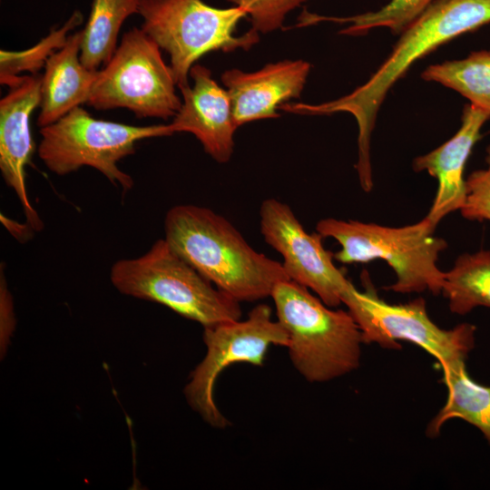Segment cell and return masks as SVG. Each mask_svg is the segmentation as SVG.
Listing matches in <instances>:
<instances>
[{
	"label": "cell",
	"instance_id": "6da1fadb",
	"mask_svg": "<svg viewBox=\"0 0 490 490\" xmlns=\"http://www.w3.org/2000/svg\"><path fill=\"white\" fill-rule=\"evenodd\" d=\"M490 23V0H435L399 34L389 55L362 85L348 94L320 104L297 103L303 114L348 113L358 128V159L361 176L372 172L371 134L378 110L388 91L410 66L440 45Z\"/></svg>",
	"mask_w": 490,
	"mask_h": 490
},
{
	"label": "cell",
	"instance_id": "7a4b0ae2",
	"mask_svg": "<svg viewBox=\"0 0 490 490\" xmlns=\"http://www.w3.org/2000/svg\"><path fill=\"white\" fill-rule=\"evenodd\" d=\"M164 240L216 288L240 303L270 297L289 279L281 262L254 250L223 216L193 204L171 208Z\"/></svg>",
	"mask_w": 490,
	"mask_h": 490
},
{
	"label": "cell",
	"instance_id": "3957f363",
	"mask_svg": "<svg viewBox=\"0 0 490 490\" xmlns=\"http://www.w3.org/2000/svg\"><path fill=\"white\" fill-rule=\"evenodd\" d=\"M270 297L288 334L290 360L305 379L327 382L359 367L362 335L348 311L332 309L290 279L279 281Z\"/></svg>",
	"mask_w": 490,
	"mask_h": 490
},
{
	"label": "cell",
	"instance_id": "277c9868",
	"mask_svg": "<svg viewBox=\"0 0 490 490\" xmlns=\"http://www.w3.org/2000/svg\"><path fill=\"white\" fill-rule=\"evenodd\" d=\"M426 218L403 226L387 227L358 220L325 218L316 224L323 238L336 240L340 250L334 260L343 263H366L385 260L393 269L397 280L387 289L398 293L430 291L441 293L445 272L437 267L440 252L446 241L435 236Z\"/></svg>",
	"mask_w": 490,
	"mask_h": 490
},
{
	"label": "cell",
	"instance_id": "5b68a950",
	"mask_svg": "<svg viewBox=\"0 0 490 490\" xmlns=\"http://www.w3.org/2000/svg\"><path fill=\"white\" fill-rule=\"evenodd\" d=\"M110 279L121 293L164 305L203 328L241 317L240 302L216 288L164 239L140 257L115 261Z\"/></svg>",
	"mask_w": 490,
	"mask_h": 490
},
{
	"label": "cell",
	"instance_id": "8992f818",
	"mask_svg": "<svg viewBox=\"0 0 490 490\" xmlns=\"http://www.w3.org/2000/svg\"><path fill=\"white\" fill-rule=\"evenodd\" d=\"M141 28L170 56L177 87L190 84L191 67L211 51L247 50L260 39L250 29L235 35L239 22L247 17L243 8H218L202 0H139Z\"/></svg>",
	"mask_w": 490,
	"mask_h": 490
},
{
	"label": "cell",
	"instance_id": "52a82bcc",
	"mask_svg": "<svg viewBox=\"0 0 490 490\" xmlns=\"http://www.w3.org/2000/svg\"><path fill=\"white\" fill-rule=\"evenodd\" d=\"M40 134L37 153L53 173L63 176L88 166L127 191L134 181L117 163L135 152L137 142L173 132L170 124L134 126L96 119L78 106L40 128Z\"/></svg>",
	"mask_w": 490,
	"mask_h": 490
},
{
	"label": "cell",
	"instance_id": "ba28073f",
	"mask_svg": "<svg viewBox=\"0 0 490 490\" xmlns=\"http://www.w3.org/2000/svg\"><path fill=\"white\" fill-rule=\"evenodd\" d=\"M176 87L161 47L141 27H133L98 70L87 103L96 110L125 108L139 118L167 120L181 106Z\"/></svg>",
	"mask_w": 490,
	"mask_h": 490
},
{
	"label": "cell",
	"instance_id": "9c48e42d",
	"mask_svg": "<svg viewBox=\"0 0 490 490\" xmlns=\"http://www.w3.org/2000/svg\"><path fill=\"white\" fill-rule=\"evenodd\" d=\"M361 281L364 290L354 286L342 303L358 324L363 343L400 349L399 341L411 342L432 355L440 368L466 361L475 346L474 325L462 323L443 329L429 318L422 298L391 304L378 296L366 270Z\"/></svg>",
	"mask_w": 490,
	"mask_h": 490
},
{
	"label": "cell",
	"instance_id": "30bf717a",
	"mask_svg": "<svg viewBox=\"0 0 490 490\" xmlns=\"http://www.w3.org/2000/svg\"><path fill=\"white\" fill-rule=\"evenodd\" d=\"M203 341L206 354L191 372L184 388L190 407L216 428L229 426V420L218 409L214 387L219 375L234 363L261 366L270 346H288L286 329L272 318L267 304L255 306L244 320H232L205 327Z\"/></svg>",
	"mask_w": 490,
	"mask_h": 490
},
{
	"label": "cell",
	"instance_id": "8fae6325",
	"mask_svg": "<svg viewBox=\"0 0 490 490\" xmlns=\"http://www.w3.org/2000/svg\"><path fill=\"white\" fill-rule=\"evenodd\" d=\"M260 233L283 259L285 272L293 280L312 290L326 305L338 307L354 287L346 273L334 263V253L325 249L323 237L309 233L291 208L274 198L260 208Z\"/></svg>",
	"mask_w": 490,
	"mask_h": 490
},
{
	"label": "cell",
	"instance_id": "7c38bea8",
	"mask_svg": "<svg viewBox=\"0 0 490 490\" xmlns=\"http://www.w3.org/2000/svg\"><path fill=\"white\" fill-rule=\"evenodd\" d=\"M42 75L25 74L12 80L0 100V170L6 185L16 194L34 231L44 223L28 198L25 167L34 152L30 116L41 101Z\"/></svg>",
	"mask_w": 490,
	"mask_h": 490
},
{
	"label": "cell",
	"instance_id": "4fadbf2b",
	"mask_svg": "<svg viewBox=\"0 0 490 490\" xmlns=\"http://www.w3.org/2000/svg\"><path fill=\"white\" fill-rule=\"evenodd\" d=\"M190 76L192 85L181 90V106L170 123L173 133L191 132L216 162L230 161L234 146V121L230 99L203 65L194 64Z\"/></svg>",
	"mask_w": 490,
	"mask_h": 490
},
{
	"label": "cell",
	"instance_id": "5bb4252c",
	"mask_svg": "<svg viewBox=\"0 0 490 490\" xmlns=\"http://www.w3.org/2000/svg\"><path fill=\"white\" fill-rule=\"evenodd\" d=\"M311 65L303 60H284L246 73L230 69L221 74L238 127L256 120L276 118L277 109L299 98Z\"/></svg>",
	"mask_w": 490,
	"mask_h": 490
},
{
	"label": "cell",
	"instance_id": "9a60e30c",
	"mask_svg": "<svg viewBox=\"0 0 490 490\" xmlns=\"http://www.w3.org/2000/svg\"><path fill=\"white\" fill-rule=\"evenodd\" d=\"M490 112L473 103L463 108L461 126L445 143L414 159L415 172H426L437 180V191L425 217L433 226L447 214L460 210L466 197L464 172L468 157L481 138V129Z\"/></svg>",
	"mask_w": 490,
	"mask_h": 490
},
{
	"label": "cell",
	"instance_id": "2e32d148",
	"mask_svg": "<svg viewBox=\"0 0 490 490\" xmlns=\"http://www.w3.org/2000/svg\"><path fill=\"white\" fill-rule=\"evenodd\" d=\"M82 36V30L69 34L66 44L44 64L37 118L40 128L88 102L98 71L89 70L81 62Z\"/></svg>",
	"mask_w": 490,
	"mask_h": 490
},
{
	"label": "cell",
	"instance_id": "e0dca14e",
	"mask_svg": "<svg viewBox=\"0 0 490 490\" xmlns=\"http://www.w3.org/2000/svg\"><path fill=\"white\" fill-rule=\"evenodd\" d=\"M441 369L447 398L428 425L427 436H436L446 421L461 418L478 428L490 445V387L478 384L468 376L466 361Z\"/></svg>",
	"mask_w": 490,
	"mask_h": 490
},
{
	"label": "cell",
	"instance_id": "ac0fdd59",
	"mask_svg": "<svg viewBox=\"0 0 490 490\" xmlns=\"http://www.w3.org/2000/svg\"><path fill=\"white\" fill-rule=\"evenodd\" d=\"M138 12L139 0H93L82 30L80 59L86 68L98 71L111 60L123 22Z\"/></svg>",
	"mask_w": 490,
	"mask_h": 490
},
{
	"label": "cell",
	"instance_id": "d6986e66",
	"mask_svg": "<svg viewBox=\"0 0 490 490\" xmlns=\"http://www.w3.org/2000/svg\"><path fill=\"white\" fill-rule=\"evenodd\" d=\"M441 293L455 314L465 315L476 307L490 308V250L460 255L445 272Z\"/></svg>",
	"mask_w": 490,
	"mask_h": 490
},
{
	"label": "cell",
	"instance_id": "ffe728a7",
	"mask_svg": "<svg viewBox=\"0 0 490 490\" xmlns=\"http://www.w3.org/2000/svg\"><path fill=\"white\" fill-rule=\"evenodd\" d=\"M421 77L450 88L490 112V51L472 52L464 59L429 65Z\"/></svg>",
	"mask_w": 490,
	"mask_h": 490
},
{
	"label": "cell",
	"instance_id": "44dd1931",
	"mask_svg": "<svg viewBox=\"0 0 490 490\" xmlns=\"http://www.w3.org/2000/svg\"><path fill=\"white\" fill-rule=\"evenodd\" d=\"M387 3L375 11H368L347 17L325 16L304 11L299 16L298 26H307L321 22L347 24L339 31L346 35H364L374 28L386 27L393 34H400L435 0H387Z\"/></svg>",
	"mask_w": 490,
	"mask_h": 490
},
{
	"label": "cell",
	"instance_id": "7402d4cb",
	"mask_svg": "<svg viewBox=\"0 0 490 490\" xmlns=\"http://www.w3.org/2000/svg\"><path fill=\"white\" fill-rule=\"evenodd\" d=\"M83 21L82 13L74 10L58 29L52 30L34 46L22 51H0V83L7 85L22 73L36 74L47 59L67 42L69 33Z\"/></svg>",
	"mask_w": 490,
	"mask_h": 490
},
{
	"label": "cell",
	"instance_id": "603a6c76",
	"mask_svg": "<svg viewBox=\"0 0 490 490\" xmlns=\"http://www.w3.org/2000/svg\"><path fill=\"white\" fill-rule=\"evenodd\" d=\"M244 9L252 27L268 34L282 27L286 16L307 0H228Z\"/></svg>",
	"mask_w": 490,
	"mask_h": 490
},
{
	"label": "cell",
	"instance_id": "cb8c5ba5",
	"mask_svg": "<svg viewBox=\"0 0 490 490\" xmlns=\"http://www.w3.org/2000/svg\"><path fill=\"white\" fill-rule=\"evenodd\" d=\"M485 162V169L476 170L466 179V197L459 211L470 220L490 221V144Z\"/></svg>",
	"mask_w": 490,
	"mask_h": 490
},
{
	"label": "cell",
	"instance_id": "d4e9b609",
	"mask_svg": "<svg viewBox=\"0 0 490 490\" xmlns=\"http://www.w3.org/2000/svg\"><path fill=\"white\" fill-rule=\"evenodd\" d=\"M15 328V318L11 292L7 288L3 264L0 268V351L5 355Z\"/></svg>",
	"mask_w": 490,
	"mask_h": 490
}]
</instances>
